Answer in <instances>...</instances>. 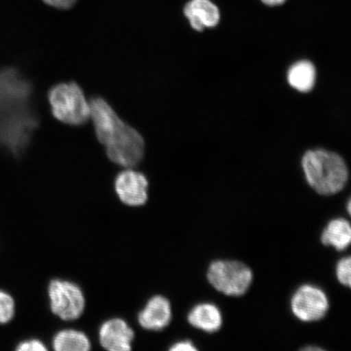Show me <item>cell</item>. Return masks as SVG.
Listing matches in <instances>:
<instances>
[{"label": "cell", "instance_id": "6da1fadb", "mask_svg": "<svg viewBox=\"0 0 351 351\" xmlns=\"http://www.w3.org/2000/svg\"><path fill=\"white\" fill-rule=\"evenodd\" d=\"M90 104L96 136L109 160L126 169L137 166L144 156L143 136L123 121L106 100L96 97Z\"/></svg>", "mask_w": 351, "mask_h": 351}, {"label": "cell", "instance_id": "7a4b0ae2", "mask_svg": "<svg viewBox=\"0 0 351 351\" xmlns=\"http://www.w3.org/2000/svg\"><path fill=\"white\" fill-rule=\"evenodd\" d=\"M307 182L322 195H332L340 192L348 182L349 171L342 158L326 150L305 153L302 160Z\"/></svg>", "mask_w": 351, "mask_h": 351}, {"label": "cell", "instance_id": "3957f363", "mask_svg": "<svg viewBox=\"0 0 351 351\" xmlns=\"http://www.w3.org/2000/svg\"><path fill=\"white\" fill-rule=\"evenodd\" d=\"M52 115L69 125H84L90 118V101L76 83H60L48 92Z\"/></svg>", "mask_w": 351, "mask_h": 351}, {"label": "cell", "instance_id": "277c9868", "mask_svg": "<svg viewBox=\"0 0 351 351\" xmlns=\"http://www.w3.org/2000/svg\"><path fill=\"white\" fill-rule=\"evenodd\" d=\"M210 285L227 296L239 297L247 292L253 274L245 263L236 261H217L210 263L207 274Z\"/></svg>", "mask_w": 351, "mask_h": 351}, {"label": "cell", "instance_id": "5b68a950", "mask_svg": "<svg viewBox=\"0 0 351 351\" xmlns=\"http://www.w3.org/2000/svg\"><path fill=\"white\" fill-rule=\"evenodd\" d=\"M52 313L65 322L75 320L84 313L86 300L80 287L69 280L54 279L48 285Z\"/></svg>", "mask_w": 351, "mask_h": 351}, {"label": "cell", "instance_id": "8992f818", "mask_svg": "<svg viewBox=\"0 0 351 351\" xmlns=\"http://www.w3.org/2000/svg\"><path fill=\"white\" fill-rule=\"evenodd\" d=\"M291 307L293 315L301 322H318L328 313V298L322 289L313 285H304L293 293Z\"/></svg>", "mask_w": 351, "mask_h": 351}, {"label": "cell", "instance_id": "52a82bcc", "mask_svg": "<svg viewBox=\"0 0 351 351\" xmlns=\"http://www.w3.org/2000/svg\"><path fill=\"white\" fill-rule=\"evenodd\" d=\"M148 180L143 173L127 168L117 176L114 186L123 204L140 207L148 199Z\"/></svg>", "mask_w": 351, "mask_h": 351}, {"label": "cell", "instance_id": "ba28073f", "mask_svg": "<svg viewBox=\"0 0 351 351\" xmlns=\"http://www.w3.org/2000/svg\"><path fill=\"white\" fill-rule=\"evenodd\" d=\"M100 345L109 351H129L134 332L124 319H110L99 328Z\"/></svg>", "mask_w": 351, "mask_h": 351}, {"label": "cell", "instance_id": "9c48e42d", "mask_svg": "<svg viewBox=\"0 0 351 351\" xmlns=\"http://www.w3.org/2000/svg\"><path fill=\"white\" fill-rule=\"evenodd\" d=\"M172 308L168 298L156 295L148 300L138 315L140 326L147 330L160 331L171 322Z\"/></svg>", "mask_w": 351, "mask_h": 351}, {"label": "cell", "instance_id": "30bf717a", "mask_svg": "<svg viewBox=\"0 0 351 351\" xmlns=\"http://www.w3.org/2000/svg\"><path fill=\"white\" fill-rule=\"evenodd\" d=\"M183 12L191 27L199 32L216 27L221 21V11L212 0H190Z\"/></svg>", "mask_w": 351, "mask_h": 351}, {"label": "cell", "instance_id": "8fae6325", "mask_svg": "<svg viewBox=\"0 0 351 351\" xmlns=\"http://www.w3.org/2000/svg\"><path fill=\"white\" fill-rule=\"evenodd\" d=\"M187 319L193 327L206 332L219 331L223 324L221 311L217 306L208 302L193 307Z\"/></svg>", "mask_w": 351, "mask_h": 351}, {"label": "cell", "instance_id": "7c38bea8", "mask_svg": "<svg viewBox=\"0 0 351 351\" xmlns=\"http://www.w3.org/2000/svg\"><path fill=\"white\" fill-rule=\"evenodd\" d=\"M320 240L324 245H330L342 252L349 247L351 241L350 223L344 218L333 219L322 232Z\"/></svg>", "mask_w": 351, "mask_h": 351}, {"label": "cell", "instance_id": "4fadbf2b", "mask_svg": "<svg viewBox=\"0 0 351 351\" xmlns=\"http://www.w3.org/2000/svg\"><path fill=\"white\" fill-rule=\"evenodd\" d=\"M289 85L300 92L313 90L315 81V69L309 61H298L291 66L288 72Z\"/></svg>", "mask_w": 351, "mask_h": 351}, {"label": "cell", "instance_id": "5bb4252c", "mask_svg": "<svg viewBox=\"0 0 351 351\" xmlns=\"http://www.w3.org/2000/svg\"><path fill=\"white\" fill-rule=\"evenodd\" d=\"M52 345L56 351H88L91 348L89 337L84 332L74 329L57 332Z\"/></svg>", "mask_w": 351, "mask_h": 351}, {"label": "cell", "instance_id": "9a60e30c", "mask_svg": "<svg viewBox=\"0 0 351 351\" xmlns=\"http://www.w3.org/2000/svg\"><path fill=\"white\" fill-rule=\"evenodd\" d=\"M16 302L14 297L5 289H0V326H8L14 319Z\"/></svg>", "mask_w": 351, "mask_h": 351}, {"label": "cell", "instance_id": "2e32d148", "mask_svg": "<svg viewBox=\"0 0 351 351\" xmlns=\"http://www.w3.org/2000/svg\"><path fill=\"white\" fill-rule=\"evenodd\" d=\"M350 256L344 257L337 262L336 266V276L339 282L344 287H350Z\"/></svg>", "mask_w": 351, "mask_h": 351}, {"label": "cell", "instance_id": "e0dca14e", "mask_svg": "<svg viewBox=\"0 0 351 351\" xmlns=\"http://www.w3.org/2000/svg\"><path fill=\"white\" fill-rule=\"evenodd\" d=\"M16 351H45L47 350L46 346L39 339H32L23 340L17 343L15 348Z\"/></svg>", "mask_w": 351, "mask_h": 351}, {"label": "cell", "instance_id": "ac0fdd59", "mask_svg": "<svg viewBox=\"0 0 351 351\" xmlns=\"http://www.w3.org/2000/svg\"><path fill=\"white\" fill-rule=\"evenodd\" d=\"M47 5L60 10H69L75 5L77 0H43Z\"/></svg>", "mask_w": 351, "mask_h": 351}, {"label": "cell", "instance_id": "d6986e66", "mask_svg": "<svg viewBox=\"0 0 351 351\" xmlns=\"http://www.w3.org/2000/svg\"><path fill=\"white\" fill-rule=\"evenodd\" d=\"M171 351H196L197 349L191 341H182L173 345Z\"/></svg>", "mask_w": 351, "mask_h": 351}, {"label": "cell", "instance_id": "ffe728a7", "mask_svg": "<svg viewBox=\"0 0 351 351\" xmlns=\"http://www.w3.org/2000/svg\"><path fill=\"white\" fill-rule=\"evenodd\" d=\"M261 1L266 6L278 7L283 5L285 3L287 2V0H261Z\"/></svg>", "mask_w": 351, "mask_h": 351}, {"label": "cell", "instance_id": "44dd1931", "mask_svg": "<svg viewBox=\"0 0 351 351\" xmlns=\"http://www.w3.org/2000/svg\"><path fill=\"white\" fill-rule=\"evenodd\" d=\"M302 350L308 351V350H317V351H322L324 350V349L317 348V346H309V348H305L302 349Z\"/></svg>", "mask_w": 351, "mask_h": 351}, {"label": "cell", "instance_id": "7402d4cb", "mask_svg": "<svg viewBox=\"0 0 351 351\" xmlns=\"http://www.w3.org/2000/svg\"><path fill=\"white\" fill-rule=\"evenodd\" d=\"M350 204H351V202L349 199L348 200V212L349 214H350V208H351Z\"/></svg>", "mask_w": 351, "mask_h": 351}]
</instances>
